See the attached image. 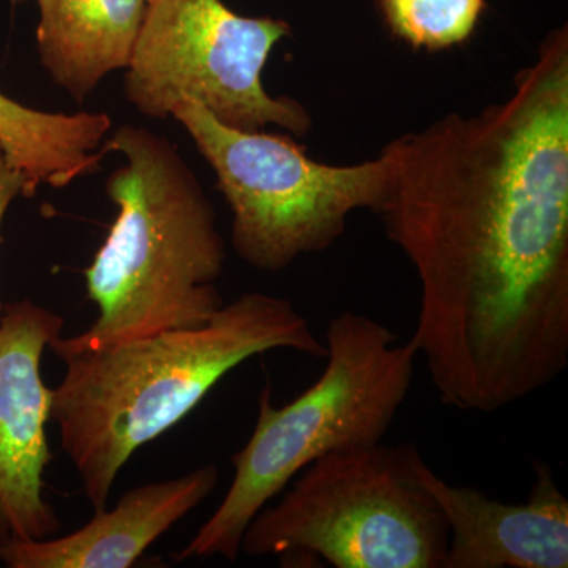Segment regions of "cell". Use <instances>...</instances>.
Listing matches in <instances>:
<instances>
[{"instance_id": "1", "label": "cell", "mask_w": 568, "mask_h": 568, "mask_svg": "<svg viewBox=\"0 0 568 568\" xmlns=\"http://www.w3.org/2000/svg\"><path fill=\"white\" fill-rule=\"evenodd\" d=\"M377 215L416 268L410 345L444 405L495 413L568 365V31L504 102L392 141Z\"/></svg>"}, {"instance_id": "6", "label": "cell", "mask_w": 568, "mask_h": 568, "mask_svg": "<svg viewBox=\"0 0 568 568\" xmlns=\"http://www.w3.org/2000/svg\"><path fill=\"white\" fill-rule=\"evenodd\" d=\"M216 175L233 213L231 242L256 271L280 272L334 245L351 213H377L394 175L390 145L375 160L334 166L306 155L286 133L224 125L193 100L171 112Z\"/></svg>"}, {"instance_id": "12", "label": "cell", "mask_w": 568, "mask_h": 568, "mask_svg": "<svg viewBox=\"0 0 568 568\" xmlns=\"http://www.w3.org/2000/svg\"><path fill=\"white\" fill-rule=\"evenodd\" d=\"M112 129L106 112H47L0 92V149L24 179V197L40 186L65 189L95 173Z\"/></svg>"}, {"instance_id": "9", "label": "cell", "mask_w": 568, "mask_h": 568, "mask_svg": "<svg viewBox=\"0 0 568 568\" xmlns=\"http://www.w3.org/2000/svg\"><path fill=\"white\" fill-rule=\"evenodd\" d=\"M528 500L504 504L447 484L417 459V476L448 528L444 568H567L568 500L549 466L534 463Z\"/></svg>"}, {"instance_id": "13", "label": "cell", "mask_w": 568, "mask_h": 568, "mask_svg": "<svg viewBox=\"0 0 568 568\" xmlns=\"http://www.w3.org/2000/svg\"><path fill=\"white\" fill-rule=\"evenodd\" d=\"M396 39L417 50H447L469 40L485 0H377Z\"/></svg>"}, {"instance_id": "2", "label": "cell", "mask_w": 568, "mask_h": 568, "mask_svg": "<svg viewBox=\"0 0 568 568\" xmlns=\"http://www.w3.org/2000/svg\"><path fill=\"white\" fill-rule=\"evenodd\" d=\"M50 347L65 364L52 388L51 420L93 511L106 510L134 452L181 424L239 365L276 349L327 355L290 301L263 293L239 295L197 327L99 347Z\"/></svg>"}, {"instance_id": "7", "label": "cell", "mask_w": 568, "mask_h": 568, "mask_svg": "<svg viewBox=\"0 0 568 568\" xmlns=\"http://www.w3.org/2000/svg\"><path fill=\"white\" fill-rule=\"evenodd\" d=\"M290 36L286 21L242 17L223 0H148L123 91L134 110L155 121L193 100L234 129L276 126L305 136L310 112L263 84L265 63Z\"/></svg>"}, {"instance_id": "15", "label": "cell", "mask_w": 568, "mask_h": 568, "mask_svg": "<svg viewBox=\"0 0 568 568\" xmlns=\"http://www.w3.org/2000/svg\"><path fill=\"white\" fill-rule=\"evenodd\" d=\"M11 2H13V3H22V2H26V0H11Z\"/></svg>"}, {"instance_id": "10", "label": "cell", "mask_w": 568, "mask_h": 568, "mask_svg": "<svg viewBox=\"0 0 568 568\" xmlns=\"http://www.w3.org/2000/svg\"><path fill=\"white\" fill-rule=\"evenodd\" d=\"M215 465L171 480L129 489L112 510L93 511L88 525L65 537L10 540L0 562L10 568H129L152 544L201 506L219 485Z\"/></svg>"}, {"instance_id": "4", "label": "cell", "mask_w": 568, "mask_h": 568, "mask_svg": "<svg viewBox=\"0 0 568 568\" xmlns=\"http://www.w3.org/2000/svg\"><path fill=\"white\" fill-rule=\"evenodd\" d=\"M325 347L323 375L294 402L276 407L265 384L252 436L231 458L233 484L178 562L213 556L235 562L252 519L302 469L332 452L383 443L413 387L417 351L353 312L328 323Z\"/></svg>"}, {"instance_id": "5", "label": "cell", "mask_w": 568, "mask_h": 568, "mask_svg": "<svg viewBox=\"0 0 568 568\" xmlns=\"http://www.w3.org/2000/svg\"><path fill=\"white\" fill-rule=\"evenodd\" d=\"M413 444L317 458L246 528L241 555L323 559L336 568H444L448 528L417 476Z\"/></svg>"}, {"instance_id": "11", "label": "cell", "mask_w": 568, "mask_h": 568, "mask_svg": "<svg viewBox=\"0 0 568 568\" xmlns=\"http://www.w3.org/2000/svg\"><path fill=\"white\" fill-rule=\"evenodd\" d=\"M37 47L52 82L78 102L125 70L148 0H36Z\"/></svg>"}, {"instance_id": "8", "label": "cell", "mask_w": 568, "mask_h": 568, "mask_svg": "<svg viewBox=\"0 0 568 568\" xmlns=\"http://www.w3.org/2000/svg\"><path fill=\"white\" fill-rule=\"evenodd\" d=\"M63 324L59 313L29 298L0 313V545L43 540L62 529L44 496L52 388L41 375V358Z\"/></svg>"}, {"instance_id": "3", "label": "cell", "mask_w": 568, "mask_h": 568, "mask_svg": "<svg viewBox=\"0 0 568 568\" xmlns=\"http://www.w3.org/2000/svg\"><path fill=\"white\" fill-rule=\"evenodd\" d=\"M102 152L125 163L104 183L118 215L82 272L99 317L54 343L99 347L207 323L223 306L215 283L226 245L200 179L171 141L144 126H119Z\"/></svg>"}, {"instance_id": "14", "label": "cell", "mask_w": 568, "mask_h": 568, "mask_svg": "<svg viewBox=\"0 0 568 568\" xmlns=\"http://www.w3.org/2000/svg\"><path fill=\"white\" fill-rule=\"evenodd\" d=\"M26 186L24 179L17 168L11 166L6 153L0 149V233H2L3 219L9 211L11 203L17 197L24 196ZM2 242V235H0ZM3 302L0 298V313L3 310Z\"/></svg>"}]
</instances>
